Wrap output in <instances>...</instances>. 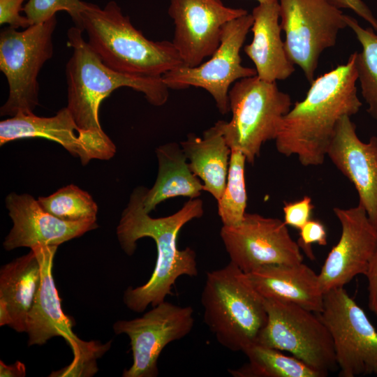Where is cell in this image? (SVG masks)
I'll use <instances>...</instances> for the list:
<instances>
[{"label":"cell","instance_id":"obj_1","mask_svg":"<svg viewBox=\"0 0 377 377\" xmlns=\"http://www.w3.org/2000/svg\"><path fill=\"white\" fill-rule=\"evenodd\" d=\"M147 189L145 186L133 189L117 228L120 246L128 256L134 253L141 238L150 237L156 246V265L149 279L140 286H129L124 293L126 307L138 313L149 305H158L167 295H172V286L179 276L198 275L195 251L190 247L179 249L177 237L185 224L204 214L203 202L197 198L189 199L170 216L152 218L144 209Z\"/></svg>","mask_w":377,"mask_h":377},{"label":"cell","instance_id":"obj_2","mask_svg":"<svg viewBox=\"0 0 377 377\" xmlns=\"http://www.w3.org/2000/svg\"><path fill=\"white\" fill-rule=\"evenodd\" d=\"M357 81L355 52L346 63L314 79L305 98L283 117L275 139L277 151L297 156L303 166L322 165L340 119L362 105Z\"/></svg>","mask_w":377,"mask_h":377},{"label":"cell","instance_id":"obj_3","mask_svg":"<svg viewBox=\"0 0 377 377\" xmlns=\"http://www.w3.org/2000/svg\"><path fill=\"white\" fill-rule=\"evenodd\" d=\"M82 19L87 43L103 62L116 71L160 77L184 66L172 41L147 38L114 1L103 8L84 2Z\"/></svg>","mask_w":377,"mask_h":377},{"label":"cell","instance_id":"obj_4","mask_svg":"<svg viewBox=\"0 0 377 377\" xmlns=\"http://www.w3.org/2000/svg\"><path fill=\"white\" fill-rule=\"evenodd\" d=\"M82 32L75 26L68 30V45L72 47L73 54L66 66V107L80 128L103 132L99 121V107L118 88L128 87L143 94L154 106L166 103L169 88L162 76L132 75L112 69L84 40Z\"/></svg>","mask_w":377,"mask_h":377},{"label":"cell","instance_id":"obj_5","mask_svg":"<svg viewBox=\"0 0 377 377\" xmlns=\"http://www.w3.org/2000/svg\"><path fill=\"white\" fill-rule=\"evenodd\" d=\"M203 320L217 341L233 351L256 343L267 320L264 298L230 261L207 272L201 295Z\"/></svg>","mask_w":377,"mask_h":377},{"label":"cell","instance_id":"obj_6","mask_svg":"<svg viewBox=\"0 0 377 377\" xmlns=\"http://www.w3.org/2000/svg\"><path fill=\"white\" fill-rule=\"evenodd\" d=\"M232 117L215 123L231 149L243 153L253 163L262 146L276 139L283 117L292 108L291 97L281 91L276 82L257 75L235 82L228 93Z\"/></svg>","mask_w":377,"mask_h":377},{"label":"cell","instance_id":"obj_7","mask_svg":"<svg viewBox=\"0 0 377 377\" xmlns=\"http://www.w3.org/2000/svg\"><path fill=\"white\" fill-rule=\"evenodd\" d=\"M57 246L39 245L35 251L41 267V279L38 293L26 323L28 346L45 344L54 337H61L71 347L73 360L68 367L57 371L58 376H90L98 370L96 360L110 347L98 341H84L73 332L74 323L61 309V300L52 275L53 260Z\"/></svg>","mask_w":377,"mask_h":377},{"label":"cell","instance_id":"obj_8","mask_svg":"<svg viewBox=\"0 0 377 377\" xmlns=\"http://www.w3.org/2000/svg\"><path fill=\"white\" fill-rule=\"evenodd\" d=\"M56 15L22 31L7 27L0 33V71L8 84V96L1 116L33 113L38 105V73L53 55Z\"/></svg>","mask_w":377,"mask_h":377},{"label":"cell","instance_id":"obj_9","mask_svg":"<svg viewBox=\"0 0 377 377\" xmlns=\"http://www.w3.org/2000/svg\"><path fill=\"white\" fill-rule=\"evenodd\" d=\"M267 314L256 343L288 352L326 376L338 367L331 334L319 313L264 298Z\"/></svg>","mask_w":377,"mask_h":377},{"label":"cell","instance_id":"obj_10","mask_svg":"<svg viewBox=\"0 0 377 377\" xmlns=\"http://www.w3.org/2000/svg\"><path fill=\"white\" fill-rule=\"evenodd\" d=\"M280 25L289 59L311 84L323 52L335 45L347 27L346 15L328 0H278Z\"/></svg>","mask_w":377,"mask_h":377},{"label":"cell","instance_id":"obj_11","mask_svg":"<svg viewBox=\"0 0 377 377\" xmlns=\"http://www.w3.org/2000/svg\"><path fill=\"white\" fill-rule=\"evenodd\" d=\"M253 23L247 13L226 23L219 47L209 59L195 67L182 66L162 75L169 89H184L191 87L206 90L213 98L219 112H230L228 93L237 80L256 75L255 68L242 64L240 50Z\"/></svg>","mask_w":377,"mask_h":377},{"label":"cell","instance_id":"obj_12","mask_svg":"<svg viewBox=\"0 0 377 377\" xmlns=\"http://www.w3.org/2000/svg\"><path fill=\"white\" fill-rule=\"evenodd\" d=\"M319 315L332 339L339 376H377V330L344 287L324 294Z\"/></svg>","mask_w":377,"mask_h":377},{"label":"cell","instance_id":"obj_13","mask_svg":"<svg viewBox=\"0 0 377 377\" xmlns=\"http://www.w3.org/2000/svg\"><path fill=\"white\" fill-rule=\"evenodd\" d=\"M193 312L191 306H182L165 300L142 317L114 323V333L126 334L132 350V365L124 371L122 376H157V361L163 349L190 333L195 323Z\"/></svg>","mask_w":377,"mask_h":377},{"label":"cell","instance_id":"obj_14","mask_svg":"<svg viewBox=\"0 0 377 377\" xmlns=\"http://www.w3.org/2000/svg\"><path fill=\"white\" fill-rule=\"evenodd\" d=\"M220 236L230 262L246 274L265 265L303 262L297 242L277 218L246 212L239 225L223 226Z\"/></svg>","mask_w":377,"mask_h":377},{"label":"cell","instance_id":"obj_15","mask_svg":"<svg viewBox=\"0 0 377 377\" xmlns=\"http://www.w3.org/2000/svg\"><path fill=\"white\" fill-rule=\"evenodd\" d=\"M168 12L175 27L172 42L188 67L210 57L220 45L223 26L249 13L221 0H170Z\"/></svg>","mask_w":377,"mask_h":377},{"label":"cell","instance_id":"obj_16","mask_svg":"<svg viewBox=\"0 0 377 377\" xmlns=\"http://www.w3.org/2000/svg\"><path fill=\"white\" fill-rule=\"evenodd\" d=\"M41 138L61 145L83 165L92 159L109 160L116 153V146L103 132L83 130L71 113L63 108L50 117L34 113H19L0 122V145L23 138Z\"/></svg>","mask_w":377,"mask_h":377},{"label":"cell","instance_id":"obj_17","mask_svg":"<svg viewBox=\"0 0 377 377\" xmlns=\"http://www.w3.org/2000/svg\"><path fill=\"white\" fill-rule=\"evenodd\" d=\"M333 211L341 232L318 274L324 294L344 287L357 275H364L377 246V228L362 206L334 207Z\"/></svg>","mask_w":377,"mask_h":377},{"label":"cell","instance_id":"obj_18","mask_svg":"<svg viewBox=\"0 0 377 377\" xmlns=\"http://www.w3.org/2000/svg\"><path fill=\"white\" fill-rule=\"evenodd\" d=\"M6 206L13 221L3 243L8 251L39 245L58 246L98 227L96 221H63L45 210L38 200L27 193L8 194Z\"/></svg>","mask_w":377,"mask_h":377},{"label":"cell","instance_id":"obj_19","mask_svg":"<svg viewBox=\"0 0 377 377\" xmlns=\"http://www.w3.org/2000/svg\"><path fill=\"white\" fill-rule=\"evenodd\" d=\"M327 156L353 184L359 205L377 228V137L362 142L350 117L343 116L338 123Z\"/></svg>","mask_w":377,"mask_h":377},{"label":"cell","instance_id":"obj_20","mask_svg":"<svg viewBox=\"0 0 377 377\" xmlns=\"http://www.w3.org/2000/svg\"><path fill=\"white\" fill-rule=\"evenodd\" d=\"M246 274L265 299L295 304L318 313L323 309L318 274L303 262L265 265Z\"/></svg>","mask_w":377,"mask_h":377},{"label":"cell","instance_id":"obj_21","mask_svg":"<svg viewBox=\"0 0 377 377\" xmlns=\"http://www.w3.org/2000/svg\"><path fill=\"white\" fill-rule=\"evenodd\" d=\"M251 14L253 40L244 47V51L254 64L256 75L267 82L287 79L294 73L295 67L281 36L279 1L260 3Z\"/></svg>","mask_w":377,"mask_h":377},{"label":"cell","instance_id":"obj_22","mask_svg":"<svg viewBox=\"0 0 377 377\" xmlns=\"http://www.w3.org/2000/svg\"><path fill=\"white\" fill-rule=\"evenodd\" d=\"M41 279L40 261L34 250L3 265L0 269V325L26 332L28 313Z\"/></svg>","mask_w":377,"mask_h":377},{"label":"cell","instance_id":"obj_23","mask_svg":"<svg viewBox=\"0 0 377 377\" xmlns=\"http://www.w3.org/2000/svg\"><path fill=\"white\" fill-rule=\"evenodd\" d=\"M191 171L202 181L204 191L217 201L225 188L231 149L214 124L202 137L191 133L180 142Z\"/></svg>","mask_w":377,"mask_h":377},{"label":"cell","instance_id":"obj_24","mask_svg":"<svg viewBox=\"0 0 377 377\" xmlns=\"http://www.w3.org/2000/svg\"><path fill=\"white\" fill-rule=\"evenodd\" d=\"M156 154L158 175L153 186L147 189L145 210L150 213L161 202L175 197L199 198L203 184L190 169L180 144H163L156 149Z\"/></svg>","mask_w":377,"mask_h":377},{"label":"cell","instance_id":"obj_25","mask_svg":"<svg viewBox=\"0 0 377 377\" xmlns=\"http://www.w3.org/2000/svg\"><path fill=\"white\" fill-rule=\"evenodd\" d=\"M249 362L239 368L228 369L235 377H325L293 355L258 343L243 352Z\"/></svg>","mask_w":377,"mask_h":377},{"label":"cell","instance_id":"obj_26","mask_svg":"<svg viewBox=\"0 0 377 377\" xmlns=\"http://www.w3.org/2000/svg\"><path fill=\"white\" fill-rule=\"evenodd\" d=\"M346 20L362 47L355 52L361 94L367 105V112L377 121V34L371 27L363 28L353 17L346 15Z\"/></svg>","mask_w":377,"mask_h":377},{"label":"cell","instance_id":"obj_27","mask_svg":"<svg viewBox=\"0 0 377 377\" xmlns=\"http://www.w3.org/2000/svg\"><path fill=\"white\" fill-rule=\"evenodd\" d=\"M246 157L242 151L231 149L226 186L217 200L218 214L223 226L239 225L246 213Z\"/></svg>","mask_w":377,"mask_h":377},{"label":"cell","instance_id":"obj_28","mask_svg":"<svg viewBox=\"0 0 377 377\" xmlns=\"http://www.w3.org/2000/svg\"><path fill=\"white\" fill-rule=\"evenodd\" d=\"M41 207L66 221H96L98 206L93 198L74 184L57 190L47 197H39Z\"/></svg>","mask_w":377,"mask_h":377},{"label":"cell","instance_id":"obj_29","mask_svg":"<svg viewBox=\"0 0 377 377\" xmlns=\"http://www.w3.org/2000/svg\"><path fill=\"white\" fill-rule=\"evenodd\" d=\"M84 2L81 0H28L22 12L32 24L43 23L64 10L71 16L75 26L82 31V12Z\"/></svg>","mask_w":377,"mask_h":377},{"label":"cell","instance_id":"obj_30","mask_svg":"<svg viewBox=\"0 0 377 377\" xmlns=\"http://www.w3.org/2000/svg\"><path fill=\"white\" fill-rule=\"evenodd\" d=\"M297 244L300 249L311 260L315 259L312 245L318 244L326 246L327 231L324 224L319 220L310 219L300 230Z\"/></svg>","mask_w":377,"mask_h":377},{"label":"cell","instance_id":"obj_31","mask_svg":"<svg viewBox=\"0 0 377 377\" xmlns=\"http://www.w3.org/2000/svg\"><path fill=\"white\" fill-rule=\"evenodd\" d=\"M313 208L312 199L308 195H304L297 201L284 202L283 222L287 226L300 230L311 219Z\"/></svg>","mask_w":377,"mask_h":377},{"label":"cell","instance_id":"obj_32","mask_svg":"<svg viewBox=\"0 0 377 377\" xmlns=\"http://www.w3.org/2000/svg\"><path fill=\"white\" fill-rule=\"evenodd\" d=\"M27 0H0V24L14 29H26L31 25L26 16L21 15L23 3ZM28 1V0H27Z\"/></svg>","mask_w":377,"mask_h":377},{"label":"cell","instance_id":"obj_33","mask_svg":"<svg viewBox=\"0 0 377 377\" xmlns=\"http://www.w3.org/2000/svg\"><path fill=\"white\" fill-rule=\"evenodd\" d=\"M338 8L353 10L358 16L367 21L377 31V19L369 7L362 0H328Z\"/></svg>","mask_w":377,"mask_h":377},{"label":"cell","instance_id":"obj_34","mask_svg":"<svg viewBox=\"0 0 377 377\" xmlns=\"http://www.w3.org/2000/svg\"><path fill=\"white\" fill-rule=\"evenodd\" d=\"M367 279L368 306L377 318V246L364 274Z\"/></svg>","mask_w":377,"mask_h":377},{"label":"cell","instance_id":"obj_35","mask_svg":"<svg viewBox=\"0 0 377 377\" xmlns=\"http://www.w3.org/2000/svg\"><path fill=\"white\" fill-rule=\"evenodd\" d=\"M25 376L26 367L22 362L16 361L13 364L7 365L1 360L0 361L1 377H24Z\"/></svg>","mask_w":377,"mask_h":377},{"label":"cell","instance_id":"obj_36","mask_svg":"<svg viewBox=\"0 0 377 377\" xmlns=\"http://www.w3.org/2000/svg\"><path fill=\"white\" fill-rule=\"evenodd\" d=\"M256 1L260 3H263V2L269 1H271V0H256Z\"/></svg>","mask_w":377,"mask_h":377}]
</instances>
